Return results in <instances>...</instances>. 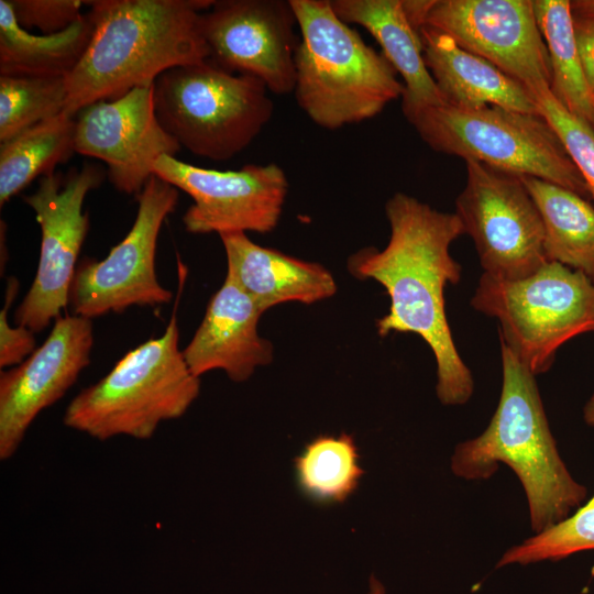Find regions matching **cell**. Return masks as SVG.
Listing matches in <instances>:
<instances>
[{"label": "cell", "mask_w": 594, "mask_h": 594, "mask_svg": "<svg viewBox=\"0 0 594 594\" xmlns=\"http://www.w3.org/2000/svg\"><path fill=\"white\" fill-rule=\"evenodd\" d=\"M136 199V217L124 239L103 260L85 258L77 265L69 293L72 315L92 320L172 300V292L157 279L155 255L161 228L177 206L178 189L153 175Z\"/></svg>", "instance_id": "cell-10"}, {"label": "cell", "mask_w": 594, "mask_h": 594, "mask_svg": "<svg viewBox=\"0 0 594 594\" xmlns=\"http://www.w3.org/2000/svg\"><path fill=\"white\" fill-rule=\"evenodd\" d=\"M66 78L0 75V143L65 111Z\"/></svg>", "instance_id": "cell-26"}, {"label": "cell", "mask_w": 594, "mask_h": 594, "mask_svg": "<svg viewBox=\"0 0 594 594\" xmlns=\"http://www.w3.org/2000/svg\"><path fill=\"white\" fill-rule=\"evenodd\" d=\"M227 274L265 312L288 301L311 305L332 297L337 283L321 264L253 242L244 232L220 234Z\"/></svg>", "instance_id": "cell-18"}, {"label": "cell", "mask_w": 594, "mask_h": 594, "mask_svg": "<svg viewBox=\"0 0 594 594\" xmlns=\"http://www.w3.org/2000/svg\"><path fill=\"white\" fill-rule=\"evenodd\" d=\"M471 306L499 321V340L535 375L550 369L565 342L594 332V283L553 261L517 279L483 273Z\"/></svg>", "instance_id": "cell-8"}, {"label": "cell", "mask_w": 594, "mask_h": 594, "mask_svg": "<svg viewBox=\"0 0 594 594\" xmlns=\"http://www.w3.org/2000/svg\"><path fill=\"white\" fill-rule=\"evenodd\" d=\"M534 9L549 54L550 90L563 107L594 131V95L579 55L570 1L534 0Z\"/></svg>", "instance_id": "cell-24"}, {"label": "cell", "mask_w": 594, "mask_h": 594, "mask_svg": "<svg viewBox=\"0 0 594 594\" xmlns=\"http://www.w3.org/2000/svg\"><path fill=\"white\" fill-rule=\"evenodd\" d=\"M19 25L28 31L38 29L41 34H56L82 16L81 0H10Z\"/></svg>", "instance_id": "cell-29"}, {"label": "cell", "mask_w": 594, "mask_h": 594, "mask_svg": "<svg viewBox=\"0 0 594 594\" xmlns=\"http://www.w3.org/2000/svg\"><path fill=\"white\" fill-rule=\"evenodd\" d=\"M351 435H320L294 459L299 492L320 505L345 502L358 488L364 470Z\"/></svg>", "instance_id": "cell-25"}, {"label": "cell", "mask_w": 594, "mask_h": 594, "mask_svg": "<svg viewBox=\"0 0 594 594\" xmlns=\"http://www.w3.org/2000/svg\"><path fill=\"white\" fill-rule=\"evenodd\" d=\"M103 168L85 164L43 176L36 190L24 196L41 228V249L34 280L15 310L16 324L32 332L43 331L69 305L77 261L85 242L89 217L84 201L103 182Z\"/></svg>", "instance_id": "cell-12"}, {"label": "cell", "mask_w": 594, "mask_h": 594, "mask_svg": "<svg viewBox=\"0 0 594 594\" xmlns=\"http://www.w3.org/2000/svg\"><path fill=\"white\" fill-rule=\"evenodd\" d=\"M174 315L164 333L129 351L96 384L68 404L64 424L98 440L150 439L158 425L182 417L200 392L178 348Z\"/></svg>", "instance_id": "cell-5"}, {"label": "cell", "mask_w": 594, "mask_h": 594, "mask_svg": "<svg viewBox=\"0 0 594 594\" xmlns=\"http://www.w3.org/2000/svg\"><path fill=\"white\" fill-rule=\"evenodd\" d=\"M502 392L485 431L455 447L454 475L486 480L498 463L509 466L524 486L531 529L539 534L578 509L586 488L562 461L536 383V375L501 341Z\"/></svg>", "instance_id": "cell-3"}, {"label": "cell", "mask_w": 594, "mask_h": 594, "mask_svg": "<svg viewBox=\"0 0 594 594\" xmlns=\"http://www.w3.org/2000/svg\"><path fill=\"white\" fill-rule=\"evenodd\" d=\"M391 237L383 250L367 248L348 260L359 279H374L391 299L376 322L377 333H416L437 363L436 392L443 405H463L472 396V374L454 344L444 308V288L461 278L450 246L464 233L455 213L441 212L417 198L396 193L385 205Z\"/></svg>", "instance_id": "cell-1"}, {"label": "cell", "mask_w": 594, "mask_h": 594, "mask_svg": "<svg viewBox=\"0 0 594 594\" xmlns=\"http://www.w3.org/2000/svg\"><path fill=\"white\" fill-rule=\"evenodd\" d=\"M583 417L588 426L594 427V395H592L585 404L583 409Z\"/></svg>", "instance_id": "cell-33"}, {"label": "cell", "mask_w": 594, "mask_h": 594, "mask_svg": "<svg viewBox=\"0 0 594 594\" xmlns=\"http://www.w3.org/2000/svg\"><path fill=\"white\" fill-rule=\"evenodd\" d=\"M153 172L193 198L183 216L193 234L268 233L278 224L288 193L287 176L275 163L217 170L162 155Z\"/></svg>", "instance_id": "cell-13"}, {"label": "cell", "mask_w": 594, "mask_h": 594, "mask_svg": "<svg viewBox=\"0 0 594 594\" xmlns=\"http://www.w3.org/2000/svg\"><path fill=\"white\" fill-rule=\"evenodd\" d=\"M215 0L90 1L89 44L66 77L65 113L152 86L168 69L202 62L209 53L201 13Z\"/></svg>", "instance_id": "cell-2"}, {"label": "cell", "mask_w": 594, "mask_h": 594, "mask_svg": "<svg viewBox=\"0 0 594 594\" xmlns=\"http://www.w3.org/2000/svg\"><path fill=\"white\" fill-rule=\"evenodd\" d=\"M367 594H385V588L382 585V583L375 579L374 576H371L370 580V591Z\"/></svg>", "instance_id": "cell-34"}, {"label": "cell", "mask_w": 594, "mask_h": 594, "mask_svg": "<svg viewBox=\"0 0 594 594\" xmlns=\"http://www.w3.org/2000/svg\"><path fill=\"white\" fill-rule=\"evenodd\" d=\"M19 290V282L10 277L7 282L4 305L0 311V367H13L28 359L35 349L34 332L23 326L11 327L8 310Z\"/></svg>", "instance_id": "cell-30"}, {"label": "cell", "mask_w": 594, "mask_h": 594, "mask_svg": "<svg viewBox=\"0 0 594 594\" xmlns=\"http://www.w3.org/2000/svg\"><path fill=\"white\" fill-rule=\"evenodd\" d=\"M570 7L574 18L594 21V0L570 1Z\"/></svg>", "instance_id": "cell-32"}, {"label": "cell", "mask_w": 594, "mask_h": 594, "mask_svg": "<svg viewBox=\"0 0 594 594\" xmlns=\"http://www.w3.org/2000/svg\"><path fill=\"white\" fill-rule=\"evenodd\" d=\"M296 31L290 0H217L201 13L208 59L260 79L275 95L294 91Z\"/></svg>", "instance_id": "cell-14"}, {"label": "cell", "mask_w": 594, "mask_h": 594, "mask_svg": "<svg viewBox=\"0 0 594 594\" xmlns=\"http://www.w3.org/2000/svg\"><path fill=\"white\" fill-rule=\"evenodd\" d=\"M299 43L294 96L318 127L338 130L372 119L402 97L404 85L385 56L342 21L328 0H290Z\"/></svg>", "instance_id": "cell-4"}, {"label": "cell", "mask_w": 594, "mask_h": 594, "mask_svg": "<svg viewBox=\"0 0 594 594\" xmlns=\"http://www.w3.org/2000/svg\"><path fill=\"white\" fill-rule=\"evenodd\" d=\"M336 14L348 24L364 28L403 78L405 118L429 106L444 103L428 70L418 31L410 23L403 0H332Z\"/></svg>", "instance_id": "cell-20"}, {"label": "cell", "mask_w": 594, "mask_h": 594, "mask_svg": "<svg viewBox=\"0 0 594 594\" xmlns=\"http://www.w3.org/2000/svg\"><path fill=\"white\" fill-rule=\"evenodd\" d=\"M264 311L228 274L210 298L205 317L183 350L191 373L199 377L221 370L244 382L258 366L273 360V345L261 337L257 323Z\"/></svg>", "instance_id": "cell-17"}, {"label": "cell", "mask_w": 594, "mask_h": 594, "mask_svg": "<svg viewBox=\"0 0 594 594\" xmlns=\"http://www.w3.org/2000/svg\"><path fill=\"white\" fill-rule=\"evenodd\" d=\"M466 182L455 215L475 245L484 274L530 275L548 262L543 224L520 175L465 161Z\"/></svg>", "instance_id": "cell-11"}, {"label": "cell", "mask_w": 594, "mask_h": 594, "mask_svg": "<svg viewBox=\"0 0 594 594\" xmlns=\"http://www.w3.org/2000/svg\"><path fill=\"white\" fill-rule=\"evenodd\" d=\"M407 121L436 152L536 177L584 198L590 195L558 135L540 114L444 102L422 108Z\"/></svg>", "instance_id": "cell-7"}, {"label": "cell", "mask_w": 594, "mask_h": 594, "mask_svg": "<svg viewBox=\"0 0 594 594\" xmlns=\"http://www.w3.org/2000/svg\"><path fill=\"white\" fill-rule=\"evenodd\" d=\"M411 24L450 36L526 87L550 89L551 67L534 0H404Z\"/></svg>", "instance_id": "cell-9"}, {"label": "cell", "mask_w": 594, "mask_h": 594, "mask_svg": "<svg viewBox=\"0 0 594 594\" xmlns=\"http://www.w3.org/2000/svg\"><path fill=\"white\" fill-rule=\"evenodd\" d=\"M418 33L426 66L447 103L540 114L532 94L493 64L463 50L442 32L422 26Z\"/></svg>", "instance_id": "cell-19"}, {"label": "cell", "mask_w": 594, "mask_h": 594, "mask_svg": "<svg viewBox=\"0 0 594 594\" xmlns=\"http://www.w3.org/2000/svg\"><path fill=\"white\" fill-rule=\"evenodd\" d=\"M520 177L542 220L548 261L581 272L594 283V207L559 185Z\"/></svg>", "instance_id": "cell-22"}, {"label": "cell", "mask_w": 594, "mask_h": 594, "mask_svg": "<svg viewBox=\"0 0 594 594\" xmlns=\"http://www.w3.org/2000/svg\"><path fill=\"white\" fill-rule=\"evenodd\" d=\"M75 152V118L65 112L0 143V205Z\"/></svg>", "instance_id": "cell-23"}, {"label": "cell", "mask_w": 594, "mask_h": 594, "mask_svg": "<svg viewBox=\"0 0 594 594\" xmlns=\"http://www.w3.org/2000/svg\"><path fill=\"white\" fill-rule=\"evenodd\" d=\"M92 33L89 13L56 34L21 28L10 0H0V75L66 78L82 57Z\"/></svg>", "instance_id": "cell-21"}, {"label": "cell", "mask_w": 594, "mask_h": 594, "mask_svg": "<svg viewBox=\"0 0 594 594\" xmlns=\"http://www.w3.org/2000/svg\"><path fill=\"white\" fill-rule=\"evenodd\" d=\"M586 550H594V495L568 518L509 548L496 568L559 561Z\"/></svg>", "instance_id": "cell-27"}, {"label": "cell", "mask_w": 594, "mask_h": 594, "mask_svg": "<svg viewBox=\"0 0 594 594\" xmlns=\"http://www.w3.org/2000/svg\"><path fill=\"white\" fill-rule=\"evenodd\" d=\"M574 33L582 67L594 95V21L574 18Z\"/></svg>", "instance_id": "cell-31"}, {"label": "cell", "mask_w": 594, "mask_h": 594, "mask_svg": "<svg viewBox=\"0 0 594 594\" xmlns=\"http://www.w3.org/2000/svg\"><path fill=\"white\" fill-rule=\"evenodd\" d=\"M536 101L540 116L558 135L594 199V131L563 107L550 89L537 96Z\"/></svg>", "instance_id": "cell-28"}, {"label": "cell", "mask_w": 594, "mask_h": 594, "mask_svg": "<svg viewBox=\"0 0 594 594\" xmlns=\"http://www.w3.org/2000/svg\"><path fill=\"white\" fill-rule=\"evenodd\" d=\"M257 78L233 74L208 58L166 70L153 84L156 117L180 147L229 160L270 122L274 106Z\"/></svg>", "instance_id": "cell-6"}, {"label": "cell", "mask_w": 594, "mask_h": 594, "mask_svg": "<svg viewBox=\"0 0 594 594\" xmlns=\"http://www.w3.org/2000/svg\"><path fill=\"white\" fill-rule=\"evenodd\" d=\"M180 148L156 117L153 85L91 103L75 117V152L102 161L110 183L124 194L138 196L156 160Z\"/></svg>", "instance_id": "cell-15"}, {"label": "cell", "mask_w": 594, "mask_h": 594, "mask_svg": "<svg viewBox=\"0 0 594 594\" xmlns=\"http://www.w3.org/2000/svg\"><path fill=\"white\" fill-rule=\"evenodd\" d=\"M91 319L67 315L55 320L28 359L0 375V459H10L45 408L59 400L90 363Z\"/></svg>", "instance_id": "cell-16"}]
</instances>
